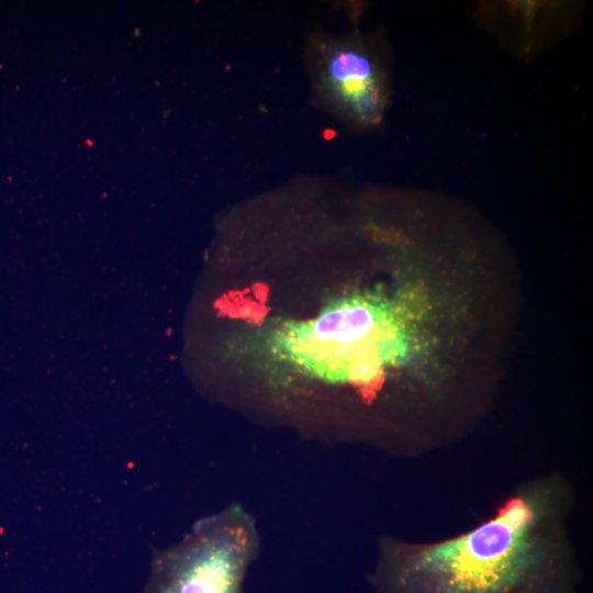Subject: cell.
Here are the masks:
<instances>
[{"label":"cell","mask_w":593,"mask_h":593,"mask_svg":"<svg viewBox=\"0 0 593 593\" xmlns=\"http://www.w3.org/2000/svg\"><path fill=\"white\" fill-rule=\"evenodd\" d=\"M257 550L253 519L234 505L159 552L144 593H242Z\"/></svg>","instance_id":"7a4b0ae2"},{"label":"cell","mask_w":593,"mask_h":593,"mask_svg":"<svg viewBox=\"0 0 593 593\" xmlns=\"http://www.w3.org/2000/svg\"><path fill=\"white\" fill-rule=\"evenodd\" d=\"M574 491L562 473L519 483L474 527L435 541L385 539L373 593H578Z\"/></svg>","instance_id":"6da1fadb"},{"label":"cell","mask_w":593,"mask_h":593,"mask_svg":"<svg viewBox=\"0 0 593 593\" xmlns=\"http://www.w3.org/2000/svg\"><path fill=\"white\" fill-rule=\"evenodd\" d=\"M326 81L342 108L363 122H374L382 110L377 68L360 49L339 47L326 57Z\"/></svg>","instance_id":"3957f363"}]
</instances>
